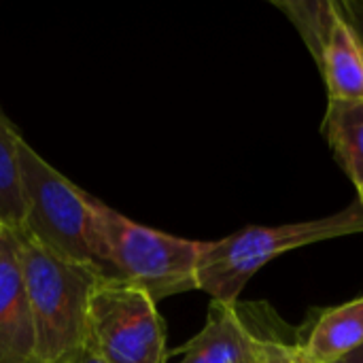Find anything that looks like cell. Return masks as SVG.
I'll list each match as a JSON object with an SVG mask.
<instances>
[{"mask_svg":"<svg viewBox=\"0 0 363 363\" xmlns=\"http://www.w3.org/2000/svg\"><path fill=\"white\" fill-rule=\"evenodd\" d=\"M11 236L34 323L36 363H60L83 349L87 302L102 274L57 257L23 230Z\"/></svg>","mask_w":363,"mask_h":363,"instance_id":"1","label":"cell"},{"mask_svg":"<svg viewBox=\"0 0 363 363\" xmlns=\"http://www.w3.org/2000/svg\"><path fill=\"white\" fill-rule=\"evenodd\" d=\"M363 232L362 202L349 204L330 217L285 223L277 228L249 225L219 240H204L196 266L198 291L213 302L236 304L247 283L274 257L323 240H334Z\"/></svg>","mask_w":363,"mask_h":363,"instance_id":"2","label":"cell"},{"mask_svg":"<svg viewBox=\"0 0 363 363\" xmlns=\"http://www.w3.org/2000/svg\"><path fill=\"white\" fill-rule=\"evenodd\" d=\"M94 211L102 277L132 283L155 302L198 291L196 266L204 240H189L140 225L98 198Z\"/></svg>","mask_w":363,"mask_h":363,"instance_id":"3","label":"cell"},{"mask_svg":"<svg viewBox=\"0 0 363 363\" xmlns=\"http://www.w3.org/2000/svg\"><path fill=\"white\" fill-rule=\"evenodd\" d=\"M19 168L23 194L21 230L57 257L100 272L96 198L43 160L26 138L19 143Z\"/></svg>","mask_w":363,"mask_h":363,"instance_id":"4","label":"cell"},{"mask_svg":"<svg viewBox=\"0 0 363 363\" xmlns=\"http://www.w3.org/2000/svg\"><path fill=\"white\" fill-rule=\"evenodd\" d=\"M83 349L100 363H166V325L140 287L102 277L87 302Z\"/></svg>","mask_w":363,"mask_h":363,"instance_id":"5","label":"cell"},{"mask_svg":"<svg viewBox=\"0 0 363 363\" xmlns=\"http://www.w3.org/2000/svg\"><path fill=\"white\" fill-rule=\"evenodd\" d=\"M0 363H36L34 323L11 232L0 255Z\"/></svg>","mask_w":363,"mask_h":363,"instance_id":"6","label":"cell"},{"mask_svg":"<svg viewBox=\"0 0 363 363\" xmlns=\"http://www.w3.org/2000/svg\"><path fill=\"white\" fill-rule=\"evenodd\" d=\"M253 328L240 304L211 302L204 328L174 353L177 363H242L253 342Z\"/></svg>","mask_w":363,"mask_h":363,"instance_id":"7","label":"cell"},{"mask_svg":"<svg viewBox=\"0 0 363 363\" xmlns=\"http://www.w3.org/2000/svg\"><path fill=\"white\" fill-rule=\"evenodd\" d=\"M319 72L325 81L330 102L363 100V47L342 13L332 30Z\"/></svg>","mask_w":363,"mask_h":363,"instance_id":"8","label":"cell"},{"mask_svg":"<svg viewBox=\"0 0 363 363\" xmlns=\"http://www.w3.org/2000/svg\"><path fill=\"white\" fill-rule=\"evenodd\" d=\"M363 347V298L334 306L319 315L302 342L313 363H338Z\"/></svg>","mask_w":363,"mask_h":363,"instance_id":"9","label":"cell"},{"mask_svg":"<svg viewBox=\"0 0 363 363\" xmlns=\"http://www.w3.org/2000/svg\"><path fill=\"white\" fill-rule=\"evenodd\" d=\"M323 132L338 164L353 181L363 185V100L330 102L325 111Z\"/></svg>","mask_w":363,"mask_h":363,"instance_id":"10","label":"cell"},{"mask_svg":"<svg viewBox=\"0 0 363 363\" xmlns=\"http://www.w3.org/2000/svg\"><path fill=\"white\" fill-rule=\"evenodd\" d=\"M21 140V132L0 106V225L9 232H17L23 225V194L19 168Z\"/></svg>","mask_w":363,"mask_h":363,"instance_id":"11","label":"cell"},{"mask_svg":"<svg viewBox=\"0 0 363 363\" xmlns=\"http://www.w3.org/2000/svg\"><path fill=\"white\" fill-rule=\"evenodd\" d=\"M272 4L285 13L291 26L302 36L311 57L317 68L330 43L332 30L340 17V9L336 0H272Z\"/></svg>","mask_w":363,"mask_h":363,"instance_id":"12","label":"cell"},{"mask_svg":"<svg viewBox=\"0 0 363 363\" xmlns=\"http://www.w3.org/2000/svg\"><path fill=\"white\" fill-rule=\"evenodd\" d=\"M253 328V325H251ZM255 332V328H253ZM242 363H313L302 345H289V342H281L274 340L270 336H262L255 332L251 349L247 353V359Z\"/></svg>","mask_w":363,"mask_h":363,"instance_id":"13","label":"cell"},{"mask_svg":"<svg viewBox=\"0 0 363 363\" xmlns=\"http://www.w3.org/2000/svg\"><path fill=\"white\" fill-rule=\"evenodd\" d=\"M345 19L353 26L363 47V0H336Z\"/></svg>","mask_w":363,"mask_h":363,"instance_id":"14","label":"cell"},{"mask_svg":"<svg viewBox=\"0 0 363 363\" xmlns=\"http://www.w3.org/2000/svg\"><path fill=\"white\" fill-rule=\"evenodd\" d=\"M60 363H100V362H96L85 349H81V351H77V353H72L70 357H66V359H62Z\"/></svg>","mask_w":363,"mask_h":363,"instance_id":"15","label":"cell"},{"mask_svg":"<svg viewBox=\"0 0 363 363\" xmlns=\"http://www.w3.org/2000/svg\"><path fill=\"white\" fill-rule=\"evenodd\" d=\"M338 363H363V347L362 349H357L355 353H351V355H347L342 362Z\"/></svg>","mask_w":363,"mask_h":363,"instance_id":"16","label":"cell"},{"mask_svg":"<svg viewBox=\"0 0 363 363\" xmlns=\"http://www.w3.org/2000/svg\"><path fill=\"white\" fill-rule=\"evenodd\" d=\"M6 236H9V230L0 225V255H2V251H4V245H6Z\"/></svg>","mask_w":363,"mask_h":363,"instance_id":"17","label":"cell"},{"mask_svg":"<svg viewBox=\"0 0 363 363\" xmlns=\"http://www.w3.org/2000/svg\"><path fill=\"white\" fill-rule=\"evenodd\" d=\"M357 191H359V202H362V206H363V185L362 187H357Z\"/></svg>","mask_w":363,"mask_h":363,"instance_id":"18","label":"cell"}]
</instances>
